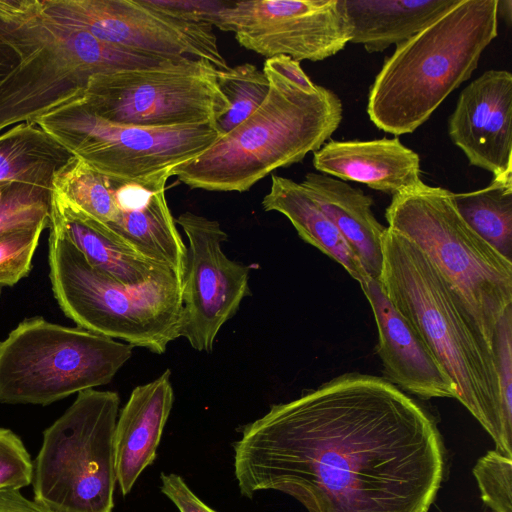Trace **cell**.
<instances>
[{
  "label": "cell",
  "mask_w": 512,
  "mask_h": 512,
  "mask_svg": "<svg viewBox=\"0 0 512 512\" xmlns=\"http://www.w3.org/2000/svg\"><path fill=\"white\" fill-rule=\"evenodd\" d=\"M498 0H458L396 46L371 86L367 113L380 130L412 133L478 66L498 35Z\"/></svg>",
  "instance_id": "5"
},
{
  "label": "cell",
  "mask_w": 512,
  "mask_h": 512,
  "mask_svg": "<svg viewBox=\"0 0 512 512\" xmlns=\"http://www.w3.org/2000/svg\"><path fill=\"white\" fill-rule=\"evenodd\" d=\"M452 142L469 164L493 177L512 172V75L488 70L460 93L448 119Z\"/></svg>",
  "instance_id": "15"
},
{
  "label": "cell",
  "mask_w": 512,
  "mask_h": 512,
  "mask_svg": "<svg viewBox=\"0 0 512 512\" xmlns=\"http://www.w3.org/2000/svg\"><path fill=\"white\" fill-rule=\"evenodd\" d=\"M52 190L18 181L0 182V236L50 227Z\"/></svg>",
  "instance_id": "28"
},
{
  "label": "cell",
  "mask_w": 512,
  "mask_h": 512,
  "mask_svg": "<svg viewBox=\"0 0 512 512\" xmlns=\"http://www.w3.org/2000/svg\"><path fill=\"white\" fill-rule=\"evenodd\" d=\"M161 491L180 512H216L204 504L177 474L161 473Z\"/></svg>",
  "instance_id": "33"
},
{
  "label": "cell",
  "mask_w": 512,
  "mask_h": 512,
  "mask_svg": "<svg viewBox=\"0 0 512 512\" xmlns=\"http://www.w3.org/2000/svg\"><path fill=\"white\" fill-rule=\"evenodd\" d=\"M132 352L80 327L27 318L0 342V402L45 406L108 384Z\"/></svg>",
  "instance_id": "9"
},
{
  "label": "cell",
  "mask_w": 512,
  "mask_h": 512,
  "mask_svg": "<svg viewBox=\"0 0 512 512\" xmlns=\"http://www.w3.org/2000/svg\"><path fill=\"white\" fill-rule=\"evenodd\" d=\"M473 474L483 502L493 512H512V458L489 451L477 461Z\"/></svg>",
  "instance_id": "29"
},
{
  "label": "cell",
  "mask_w": 512,
  "mask_h": 512,
  "mask_svg": "<svg viewBox=\"0 0 512 512\" xmlns=\"http://www.w3.org/2000/svg\"><path fill=\"white\" fill-rule=\"evenodd\" d=\"M72 157L35 123L17 124L0 134V182L53 189L55 175Z\"/></svg>",
  "instance_id": "24"
},
{
  "label": "cell",
  "mask_w": 512,
  "mask_h": 512,
  "mask_svg": "<svg viewBox=\"0 0 512 512\" xmlns=\"http://www.w3.org/2000/svg\"><path fill=\"white\" fill-rule=\"evenodd\" d=\"M46 226L21 229L0 236V287L13 286L26 277Z\"/></svg>",
  "instance_id": "30"
},
{
  "label": "cell",
  "mask_w": 512,
  "mask_h": 512,
  "mask_svg": "<svg viewBox=\"0 0 512 512\" xmlns=\"http://www.w3.org/2000/svg\"><path fill=\"white\" fill-rule=\"evenodd\" d=\"M217 83L230 104L228 111L217 122L222 135L248 118L262 104L269 91L265 72L250 63L218 70Z\"/></svg>",
  "instance_id": "27"
},
{
  "label": "cell",
  "mask_w": 512,
  "mask_h": 512,
  "mask_svg": "<svg viewBox=\"0 0 512 512\" xmlns=\"http://www.w3.org/2000/svg\"><path fill=\"white\" fill-rule=\"evenodd\" d=\"M453 201L467 225L512 262V172L493 177L482 189L453 193Z\"/></svg>",
  "instance_id": "25"
},
{
  "label": "cell",
  "mask_w": 512,
  "mask_h": 512,
  "mask_svg": "<svg viewBox=\"0 0 512 512\" xmlns=\"http://www.w3.org/2000/svg\"><path fill=\"white\" fill-rule=\"evenodd\" d=\"M174 401L171 372L131 392L118 415L114 431L116 480L127 495L143 470L156 457L164 427Z\"/></svg>",
  "instance_id": "17"
},
{
  "label": "cell",
  "mask_w": 512,
  "mask_h": 512,
  "mask_svg": "<svg viewBox=\"0 0 512 512\" xmlns=\"http://www.w3.org/2000/svg\"><path fill=\"white\" fill-rule=\"evenodd\" d=\"M176 222L189 243L182 278L180 337L195 350L210 352L222 326L251 294L250 267L224 254L222 244L228 235L218 221L187 211Z\"/></svg>",
  "instance_id": "14"
},
{
  "label": "cell",
  "mask_w": 512,
  "mask_h": 512,
  "mask_svg": "<svg viewBox=\"0 0 512 512\" xmlns=\"http://www.w3.org/2000/svg\"><path fill=\"white\" fill-rule=\"evenodd\" d=\"M212 26L264 57L321 61L350 42L345 0L226 1Z\"/></svg>",
  "instance_id": "13"
},
{
  "label": "cell",
  "mask_w": 512,
  "mask_h": 512,
  "mask_svg": "<svg viewBox=\"0 0 512 512\" xmlns=\"http://www.w3.org/2000/svg\"><path fill=\"white\" fill-rule=\"evenodd\" d=\"M49 228L67 238L92 267L123 284L141 285L170 269L138 254L105 224L53 190Z\"/></svg>",
  "instance_id": "19"
},
{
  "label": "cell",
  "mask_w": 512,
  "mask_h": 512,
  "mask_svg": "<svg viewBox=\"0 0 512 512\" xmlns=\"http://www.w3.org/2000/svg\"><path fill=\"white\" fill-rule=\"evenodd\" d=\"M498 17H502L508 25L512 20V1L511 0H498L497 3Z\"/></svg>",
  "instance_id": "37"
},
{
  "label": "cell",
  "mask_w": 512,
  "mask_h": 512,
  "mask_svg": "<svg viewBox=\"0 0 512 512\" xmlns=\"http://www.w3.org/2000/svg\"><path fill=\"white\" fill-rule=\"evenodd\" d=\"M502 406L512 419V305L499 319L492 342Z\"/></svg>",
  "instance_id": "32"
},
{
  "label": "cell",
  "mask_w": 512,
  "mask_h": 512,
  "mask_svg": "<svg viewBox=\"0 0 512 512\" xmlns=\"http://www.w3.org/2000/svg\"><path fill=\"white\" fill-rule=\"evenodd\" d=\"M49 277L65 315L82 329L163 354L180 337L182 278L167 269L131 286L92 267L63 235L50 228Z\"/></svg>",
  "instance_id": "7"
},
{
  "label": "cell",
  "mask_w": 512,
  "mask_h": 512,
  "mask_svg": "<svg viewBox=\"0 0 512 512\" xmlns=\"http://www.w3.org/2000/svg\"><path fill=\"white\" fill-rule=\"evenodd\" d=\"M208 61L185 58L165 66L92 76L79 101L112 123L165 128L217 124L230 104Z\"/></svg>",
  "instance_id": "11"
},
{
  "label": "cell",
  "mask_w": 512,
  "mask_h": 512,
  "mask_svg": "<svg viewBox=\"0 0 512 512\" xmlns=\"http://www.w3.org/2000/svg\"><path fill=\"white\" fill-rule=\"evenodd\" d=\"M269 91L262 104L171 176L191 189L245 192L272 171L301 162L339 127L343 105L332 90H306L263 65Z\"/></svg>",
  "instance_id": "3"
},
{
  "label": "cell",
  "mask_w": 512,
  "mask_h": 512,
  "mask_svg": "<svg viewBox=\"0 0 512 512\" xmlns=\"http://www.w3.org/2000/svg\"><path fill=\"white\" fill-rule=\"evenodd\" d=\"M262 206L286 216L305 242L338 262L360 284L368 278L344 237L301 183L272 175Z\"/></svg>",
  "instance_id": "23"
},
{
  "label": "cell",
  "mask_w": 512,
  "mask_h": 512,
  "mask_svg": "<svg viewBox=\"0 0 512 512\" xmlns=\"http://www.w3.org/2000/svg\"><path fill=\"white\" fill-rule=\"evenodd\" d=\"M264 64L306 90H314L317 86L305 74L299 62L290 57L276 56L268 58L265 60Z\"/></svg>",
  "instance_id": "34"
},
{
  "label": "cell",
  "mask_w": 512,
  "mask_h": 512,
  "mask_svg": "<svg viewBox=\"0 0 512 512\" xmlns=\"http://www.w3.org/2000/svg\"><path fill=\"white\" fill-rule=\"evenodd\" d=\"M53 21L133 51L208 61L229 68L213 26L157 5L154 0H38Z\"/></svg>",
  "instance_id": "12"
},
{
  "label": "cell",
  "mask_w": 512,
  "mask_h": 512,
  "mask_svg": "<svg viewBox=\"0 0 512 512\" xmlns=\"http://www.w3.org/2000/svg\"><path fill=\"white\" fill-rule=\"evenodd\" d=\"M301 185L339 230L368 277L378 280L386 227L372 212V197L323 173H307Z\"/></svg>",
  "instance_id": "20"
},
{
  "label": "cell",
  "mask_w": 512,
  "mask_h": 512,
  "mask_svg": "<svg viewBox=\"0 0 512 512\" xmlns=\"http://www.w3.org/2000/svg\"><path fill=\"white\" fill-rule=\"evenodd\" d=\"M117 392L88 389L43 432L33 461L34 500L54 512H112Z\"/></svg>",
  "instance_id": "8"
},
{
  "label": "cell",
  "mask_w": 512,
  "mask_h": 512,
  "mask_svg": "<svg viewBox=\"0 0 512 512\" xmlns=\"http://www.w3.org/2000/svg\"><path fill=\"white\" fill-rule=\"evenodd\" d=\"M234 471L242 495L281 491L308 512H428L444 447L433 417L400 388L345 373L244 426Z\"/></svg>",
  "instance_id": "1"
},
{
  "label": "cell",
  "mask_w": 512,
  "mask_h": 512,
  "mask_svg": "<svg viewBox=\"0 0 512 512\" xmlns=\"http://www.w3.org/2000/svg\"><path fill=\"white\" fill-rule=\"evenodd\" d=\"M378 282L452 379L457 397L512 458V419L504 412L492 348L458 297L411 241L386 227Z\"/></svg>",
  "instance_id": "2"
},
{
  "label": "cell",
  "mask_w": 512,
  "mask_h": 512,
  "mask_svg": "<svg viewBox=\"0 0 512 512\" xmlns=\"http://www.w3.org/2000/svg\"><path fill=\"white\" fill-rule=\"evenodd\" d=\"M0 512H54L43 504L26 498L20 490H0Z\"/></svg>",
  "instance_id": "35"
},
{
  "label": "cell",
  "mask_w": 512,
  "mask_h": 512,
  "mask_svg": "<svg viewBox=\"0 0 512 512\" xmlns=\"http://www.w3.org/2000/svg\"><path fill=\"white\" fill-rule=\"evenodd\" d=\"M0 18L21 62L0 87V132L82 95L97 74L169 65L166 58L103 42L50 19L38 0H0Z\"/></svg>",
  "instance_id": "4"
},
{
  "label": "cell",
  "mask_w": 512,
  "mask_h": 512,
  "mask_svg": "<svg viewBox=\"0 0 512 512\" xmlns=\"http://www.w3.org/2000/svg\"><path fill=\"white\" fill-rule=\"evenodd\" d=\"M33 461L20 437L0 427V490H20L32 482Z\"/></svg>",
  "instance_id": "31"
},
{
  "label": "cell",
  "mask_w": 512,
  "mask_h": 512,
  "mask_svg": "<svg viewBox=\"0 0 512 512\" xmlns=\"http://www.w3.org/2000/svg\"><path fill=\"white\" fill-rule=\"evenodd\" d=\"M165 189L154 190L135 205L119 209L116 219L105 225L138 254L183 278L187 247L168 207Z\"/></svg>",
  "instance_id": "22"
},
{
  "label": "cell",
  "mask_w": 512,
  "mask_h": 512,
  "mask_svg": "<svg viewBox=\"0 0 512 512\" xmlns=\"http://www.w3.org/2000/svg\"><path fill=\"white\" fill-rule=\"evenodd\" d=\"M53 191L103 224L118 215L111 180L75 156L55 175Z\"/></svg>",
  "instance_id": "26"
},
{
  "label": "cell",
  "mask_w": 512,
  "mask_h": 512,
  "mask_svg": "<svg viewBox=\"0 0 512 512\" xmlns=\"http://www.w3.org/2000/svg\"><path fill=\"white\" fill-rule=\"evenodd\" d=\"M458 0H345L350 42L369 53L399 45Z\"/></svg>",
  "instance_id": "21"
},
{
  "label": "cell",
  "mask_w": 512,
  "mask_h": 512,
  "mask_svg": "<svg viewBox=\"0 0 512 512\" xmlns=\"http://www.w3.org/2000/svg\"><path fill=\"white\" fill-rule=\"evenodd\" d=\"M33 123L73 156L117 181L168 179L177 166L222 136L217 124L153 128L112 123L86 110L79 97Z\"/></svg>",
  "instance_id": "10"
},
{
  "label": "cell",
  "mask_w": 512,
  "mask_h": 512,
  "mask_svg": "<svg viewBox=\"0 0 512 512\" xmlns=\"http://www.w3.org/2000/svg\"><path fill=\"white\" fill-rule=\"evenodd\" d=\"M21 58L0 18V87L20 65Z\"/></svg>",
  "instance_id": "36"
},
{
  "label": "cell",
  "mask_w": 512,
  "mask_h": 512,
  "mask_svg": "<svg viewBox=\"0 0 512 512\" xmlns=\"http://www.w3.org/2000/svg\"><path fill=\"white\" fill-rule=\"evenodd\" d=\"M313 166L319 173L392 196L422 181L419 155L398 137L326 142L313 153Z\"/></svg>",
  "instance_id": "18"
},
{
  "label": "cell",
  "mask_w": 512,
  "mask_h": 512,
  "mask_svg": "<svg viewBox=\"0 0 512 512\" xmlns=\"http://www.w3.org/2000/svg\"><path fill=\"white\" fill-rule=\"evenodd\" d=\"M385 217L389 229L422 251L492 348L497 323L512 305V262L467 225L447 189L420 181L392 196Z\"/></svg>",
  "instance_id": "6"
},
{
  "label": "cell",
  "mask_w": 512,
  "mask_h": 512,
  "mask_svg": "<svg viewBox=\"0 0 512 512\" xmlns=\"http://www.w3.org/2000/svg\"><path fill=\"white\" fill-rule=\"evenodd\" d=\"M360 286L374 314L377 353L388 381L422 399L456 398V385L388 300L378 280L368 277Z\"/></svg>",
  "instance_id": "16"
}]
</instances>
